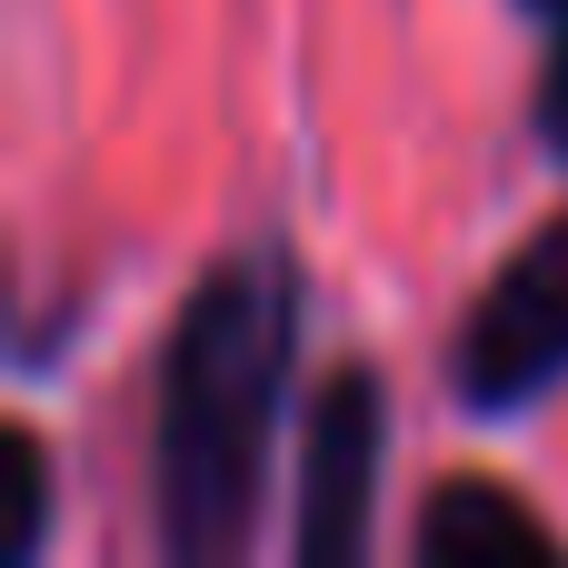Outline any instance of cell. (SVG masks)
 I'll return each mask as SVG.
<instances>
[{"mask_svg":"<svg viewBox=\"0 0 568 568\" xmlns=\"http://www.w3.org/2000/svg\"><path fill=\"white\" fill-rule=\"evenodd\" d=\"M290 329H300V280L280 250L220 260L160 359V539L170 559H230L260 509L270 429L290 399Z\"/></svg>","mask_w":568,"mask_h":568,"instance_id":"cell-1","label":"cell"},{"mask_svg":"<svg viewBox=\"0 0 568 568\" xmlns=\"http://www.w3.org/2000/svg\"><path fill=\"white\" fill-rule=\"evenodd\" d=\"M419 559L429 568H568V539L499 479H449L419 509Z\"/></svg>","mask_w":568,"mask_h":568,"instance_id":"cell-4","label":"cell"},{"mask_svg":"<svg viewBox=\"0 0 568 568\" xmlns=\"http://www.w3.org/2000/svg\"><path fill=\"white\" fill-rule=\"evenodd\" d=\"M568 379V220H549L469 310L449 389L469 419H519Z\"/></svg>","mask_w":568,"mask_h":568,"instance_id":"cell-2","label":"cell"},{"mask_svg":"<svg viewBox=\"0 0 568 568\" xmlns=\"http://www.w3.org/2000/svg\"><path fill=\"white\" fill-rule=\"evenodd\" d=\"M10 489H20V519H10V568L40 559V519H50V469H40V439H10Z\"/></svg>","mask_w":568,"mask_h":568,"instance_id":"cell-5","label":"cell"},{"mask_svg":"<svg viewBox=\"0 0 568 568\" xmlns=\"http://www.w3.org/2000/svg\"><path fill=\"white\" fill-rule=\"evenodd\" d=\"M529 10H549V20H568V0H529Z\"/></svg>","mask_w":568,"mask_h":568,"instance_id":"cell-7","label":"cell"},{"mask_svg":"<svg viewBox=\"0 0 568 568\" xmlns=\"http://www.w3.org/2000/svg\"><path fill=\"white\" fill-rule=\"evenodd\" d=\"M539 140L568 160V20H559V50H549V70H539Z\"/></svg>","mask_w":568,"mask_h":568,"instance_id":"cell-6","label":"cell"},{"mask_svg":"<svg viewBox=\"0 0 568 568\" xmlns=\"http://www.w3.org/2000/svg\"><path fill=\"white\" fill-rule=\"evenodd\" d=\"M369 489H379V379L339 369L310 399L300 449V568H349L369 549Z\"/></svg>","mask_w":568,"mask_h":568,"instance_id":"cell-3","label":"cell"}]
</instances>
